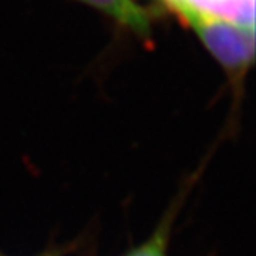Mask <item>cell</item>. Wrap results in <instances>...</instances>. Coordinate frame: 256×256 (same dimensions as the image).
<instances>
[{"label":"cell","mask_w":256,"mask_h":256,"mask_svg":"<svg viewBox=\"0 0 256 256\" xmlns=\"http://www.w3.org/2000/svg\"><path fill=\"white\" fill-rule=\"evenodd\" d=\"M170 8L191 26L234 80L245 73L255 54L254 28H242L198 9L190 0H172Z\"/></svg>","instance_id":"1"},{"label":"cell","mask_w":256,"mask_h":256,"mask_svg":"<svg viewBox=\"0 0 256 256\" xmlns=\"http://www.w3.org/2000/svg\"><path fill=\"white\" fill-rule=\"evenodd\" d=\"M96 9L107 13L118 23L141 36L150 34V18L134 0H82Z\"/></svg>","instance_id":"2"},{"label":"cell","mask_w":256,"mask_h":256,"mask_svg":"<svg viewBox=\"0 0 256 256\" xmlns=\"http://www.w3.org/2000/svg\"><path fill=\"white\" fill-rule=\"evenodd\" d=\"M198 9L242 28H255V0H190Z\"/></svg>","instance_id":"3"},{"label":"cell","mask_w":256,"mask_h":256,"mask_svg":"<svg viewBox=\"0 0 256 256\" xmlns=\"http://www.w3.org/2000/svg\"><path fill=\"white\" fill-rule=\"evenodd\" d=\"M172 220H174V214H170L144 244L130 250L126 256H166V244L170 238V229Z\"/></svg>","instance_id":"4"},{"label":"cell","mask_w":256,"mask_h":256,"mask_svg":"<svg viewBox=\"0 0 256 256\" xmlns=\"http://www.w3.org/2000/svg\"><path fill=\"white\" fill-rule=\"evenodd\" d=\"M165 3H166V4H170V3H171V2H172V0H164Z\"/></svg>","instance_id":"5"}]
</instances>
